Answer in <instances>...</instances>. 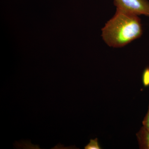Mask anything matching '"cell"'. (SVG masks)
<instances>
[{"mask_svg": "<svg viewBox=\"0 0 149 149\" xmlns=\"http://www.w3.org/2000/svg\"><path fill=\"white\" fill-rule=\"evenodd\" d=\"M143 32L139 16L116 9L102 29V37L110 47L121 48L141 37Z\"/></svg>", "mask_w": 149, "mask_h": 149, "instance_id": "cell-1", "label": "cell"}, {"mask_svg": "<svg viewBox=\"0 0 149 149\" xmlns=\"http://www.w3.org/2000/svg\"><path fill=\"white\" fill-rule=\"evenodd\" d=\"M116 9L133 15L149 17L148 0H113Z\"/></svg>", "mask_w": 149, "mask_h": 149, "instance_id": "cell-2", "label": "cell"}, {"mask_svg": "<svg viewBox=\"0 0 149 149\" xmlns=\"http://www.w3.org/2000/svg\"><path fill=\"white\" fill-rule=\"evenodd\" d=\"M139 148L141 149H149V131L143 126L136 134Z\"/></svg>", "mask_w": 149, "mask_h": 149, "instance_id": "cell-3", "label": "cell"}, {"mask_svg": "<svg viewBox=\"0 0 149 149\" xmlns=\"http://www.w3.org/2000/svg\"><path fill=\"white\" fill-rule=\"evenodd\" d=\"M142 82L144 87L149 86V67L144 70L142 75Z\"/></svg>", "mask_w": 149, "mask_h": 149, "instance_id": "cell-4", "label": "cell"}, {"mask_svg": "<svg viewBox=\"0 0 149 149\" xmlns=\"http://www.w3.org/2000/svg\"><path fill=\"white\" fill-rule=\"evenodd\" d=\"M85 149H101L99 145L98 139H95L90 140V142L85 147Z\"/></svg>", "mask_w": 149, "mask_h": 149, "instance_id": "cell-5", "label": "cell"}, {"mask_svg": "<svg viewBox=\"0 0 149 149\" xmlns=\"http://www.w3.org/2000/svg\"><path fill=\"white\" fill-rule=\"evenodd\" d=\"M143 126L149 131V104L148 112L142 122Z\"/></svg>", "mask_w": 149, "mask_h": 149, "instance_id": "cell-6", "label": "cell"}]
</instances>
